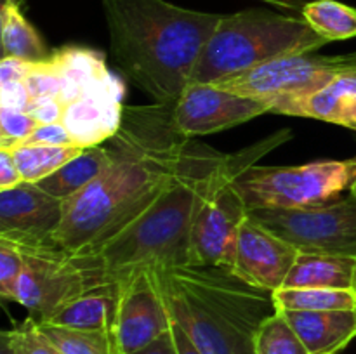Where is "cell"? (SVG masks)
Listing matches in <instances>:
<instances>
[{
    "mask_svg": "<svg viewBox=\"0 0 356 354\" xmlns=\"http://www.w3.org/2000/svg\"><path fill=\"white\" fill-rule=\"evenodd\" d=\"M184 139L170 120V103L125 108L108 146L111 163L65 200L56 245L68 253L86 252L138 217L169 179Z\"/></svg>",
    "mask_w": 356,
    "mask_h": 354,
    "instance_id": "obj_1",
    "label": "cell"
},
{
    "mask_svg": "<svg viewBox=\"0 0 356 354\" xmlns=\"http://www.w3.org/2000/svg\"><path fill=\"white\" fill-rule=\"evenodd\" d=\"M350 193L355 194V196H356V177H355L353 184H351V187H350Z\"/></svg>",
    "mask_w": 356,
    "mask_h": 354,
    "instance_id": "obj_41",
    "label": "cell"
},
{
    "mask_svg": "<svg viewBox=\"0 0 356 354\" xmlns=\"http://www.w3.org/2000/svg\"><path fill=\"white\" fill-rule=\"evenodd\" d=\"M24 255L16 243L0 238V295L16 302L17 283L23 273Z\"/></svg>",
    "mask_w": 356,
    "mask_h": 354,
    "instance_id": "obj_28",
    "label": "cell"
},
{
    "mask_svg": "<svg viewBox=\"0 0 356 354\" xmlns=\"http://www.w3.org/2000/svg\"><path fill=\"white\" fill-rule=\"evenodd\" d=\"M132 354H177L172 332L167 330V332L162 333L159 339H155L153 342H149L148 346H145L143 349L136 351V353Z\"/></svg>",
    "mask_w": 356,
    "mask_h": 354,
    "instance_id": "obj_36",
    "label": "cell"
},
{
    "mask_svg": "<svg viewBox=\"0 0 356 354\" xmlns=\"http://www.w3.org/2000/svg\"><path fill=\"white\" fill-rule=\"evenodd\" d=\"M24 144H47V146H75L68 130L63 124H40L33 134L23 141Z\"/></svg>",
    "mask_w": 356,
    "mask_h": 354,
    "instance_id": "obj_32",
    "label": "cell"
},
{
    "mask_svg": "<svg viewBox=\"0 0 356 354\" xmlns=\"http://www.w3.org/2000/svg\"><path fill=\"white\" fill-rule=\"evenodd\" d=\"M339 73H356V52L350 54L334 56Z\"/></svg>",
    "mask_w": 356,
    "mask_h": 354,
    "instance_id": "obj_38",
    "label": "cell"
},
{
    "mask_svg": "<svg viewBox=\"0 0 356 354\" xmlns=\"http://www.w3.org/2000/svg\"><path fill=\"white\" fill-rule=\"evenodd\" d=\"M65 201L38 184L21 183L0 191V238L19 248L58 246L54 236L63 222Z\"/></svg>",
    "mask_w": 356,
    "mask_h": 354,
    "instance_id": "obj_12",
    "label": "cell"
},
{
    "mask_svg": "<svg viewBox=\"0 0 356 354\" xmlns=\"http://www.w3.org/2000/svg\"><path fill=\"white\" fill-rule=\"evenodd\" d=\"M356 177V156L320 160L298 167L252 165L233 184L249 210L256 208H306L339 200Z\"/></svg>",
    "mask_w": 356,
    "mask_h": 354,
    "instance_id": "obj_7",
    "label": "cell"
},
{
    "mask_svg": "<svg viewBox=\"0 0 356 354\" xmlns=\"http://www.w3.org/2000/svg\"><path fill=\"white\" fill-rule=\"evenodd\" d=\"M256 354H309L282 311H277L257 330Z\"/></svg>",
    "mask_w": 356,
    "mask_h": 354,
    "instance_id": "obj_26",
    "label": "cell"
},
{
    "mask_svg": "<svg viewBox=\"0 0 356 354\" xmlns=\"http://www.w3.org/2000/svg\"><path fill=\"white\" fill-rule=\"evenodd\" d=\"M249 215L299 252L356 259V196L306 208H256Z\"/></svg>",
    "mask_w": 356,
    "mask_h": 354,
    "instance_id": "obj_8",
    "label": "cell"
},
{
    "mask_svg": "<svg viewBox=\"0 0 356 354\" xmlns=\"http://www.w3.org/2000/svg\"><path fill=\"white\" fill-rule=\"evenodd\" d=\"M120 287L115 333L122 354H132L170 330L172 318L149 269L134 273Z\"/></svg>",
    "mask_w": 356,
    "mask_h": 354,
    "instance_id": "obj_13",
    "label": "cell"
},
{
    "mask_svg": "<svg viewBox=\"0 0 356 354\" xmlns=\"http://www.w3.org/2000/svg\"><path fill=\"white\" fill-rule=\"evenodd\" d=\"M21 252L24 266L16 302L26 307L37 321H47L63 305L90 290L72 255L59 246L21 248Z\"/></svg>",
    "mask_w": 356,
    "mask_h": 354,
    "instance_id": "obj_10",
    "label": "cell"
},
{
    "mask_svg": "<svg viewBox=\"0 0 356 354\" xmlns=\"http://www.w3.org/2000/svg\"><path fill=\"white\" fill-rule=\"evenodd\" d=\"M38 125L40 124L26 111L0 108V148L10 149L21 144L33 134Z\"/></svg>",
    "mask_w": 356,
    "mask_h": 354,
    "instance_id": "obj_29",
    "label": "cell"
},
{
    "mask_svg": "<svg viewBox=\"0 0 356 354\" xmlns=\"http://www.w3.org/2000/svg\"><path fill=\"white\" fill-rule=\"evenodd\" d=\"M38 326L59 354H117L120 349L115 332L70 328L51 323H38Z\"/></svg>",
    "mask_w": 356,
    "mask_h": 354,
    "instance_id": "obj_24",
    "label": "cell"
},
{
    "mask_svg": "<svg viewBox=\"0 0 356 354\" xmlns=\"http://www.w3.org/2000/svg\"><path fill=\"white\" fill-rule=\"evenodd\" d=\"M0 354H16L13 340H10L9 330H3V332L0 333Z\"/></svg>",
    "mask_w": 356,
    "mask_h": 354,
    "instance_id": "obj_40",
    "label": "cell"
},
{
    "mask_svg": "<svg viewBox=\"0 0 356 354\" xmlns=\"http://www.w3.org/2000/svg\"><path fill=\"white\" fill-rule=\"evenodd\" d=\"M299 250L247 215L236 235L232 269L247 283L277 292L285 287Z\"/></svg>",
    "mask_w": 356,
    "mask_h": 354,
    "instance_id": "obj_14",
    "label": "cell"
},
{
    "mask_svg": "<svg viewBox=\"0 0 356 354\" xmlns=\"http://www.w3.org/2000/svg\"><path fill=\"white\" fill-rule=\"evenodd\" d=\"M33 106L30 90L24 80L0 83V108H9L16 111H30Z\"/></svg>",
    "mask_w": 356,
    "mask_h": 354,
    "instance_id": "obj_31",
    "label": "cell"
},
{
    "mask_svg": "<svg viewBox=\"0 0 356 354\" xmlns=\"http://www.w3.org/2000/svg\"><path fill=\"white\" fill-rule=\"evenodd\" d=\"M111 158L113 156H111L110 148H104V146L86 148L80 155H76L61 169L37 184L45 193L65 201L80 193L94 179H97L110 165Z\"/></svg>",
    "mask_w": 356,
    "mask_h": 354,
    "instance_id": "obj_20",
    "label": "cell"
},
{
    "mask_svg": "<svg viewBox=\"0 0 356 354\" xmlns=\"http://www.w3.org/2000/svg\"><path fill=\"white\" fill-rule=\"evenodd\" d=\"M285 287L356 290V259L299 252L296 264L285 280Z\"/></svg>",
    "mask_w": 356,
    "mask_h": 354,
    "instance_id": "obj_19",
    "label": "cell"
},
{
    "mask_svg": "<svg viewBox=\"0 0 356 354\" xmlns=\"http://www.w3.org/2000/svg\"><path fill=\"white\" fill-rule=\"evenodd\" d=\"M26 68L28 61L14 58H2V61H0V83L24 80Z\"/></svg>",
    "mask_w": 356,
    "mask_h": 354,
    "instance_id": "obj_35",
    "label": "cell"
},
{
    "mask_svg": "<svg viewBox=\"0 0 356 354\" xmlns=\"http://www.w3.org/2000/svg\"><path fill=\"white\" fill-rule=\"evenodd\" d=\"M16 354H59L51 340L42 333L35 318L24 319L21 325L9 330Z\"/></svg>",
    "mask_w": 356,
    "mask_h": 354,
    "instance_id": "obj_30",
    "label": "cell"
},
{
    "mask_svg": "<svg viewBox=\"0 0 356 354\" xmlns=\"http://www.w3.org/2000/svg\"><path fill=\"white\" fill-rule=\"evenodd\" d=\"M170 332H172L177 354H204L200 351V347L191 340V337L184 332L183 326H181L179 323L174 321V319H172V325H170Z\"/></svg>",
    "mask_w": 356,
    "mask_h": 354,
    "instance_id": "obj_37",
    "label": "cell"
},
{
    "mask_svg": "<svg viewBox=\"0 0 356 354\" xmlns=\"http://www.w3.org/2000/svg\"><path fill=\"white\" fill-rule=\"evenodd\" d=\"M301 17L327 42L356 37V9L337 0H313L301 10Z\"/></svg>",
    "mask_w": 356,
    "mask_h": 354,
    "instance_id": "obj_23",
    "label": "cell"
},
{
    "mask_svg": "<svg viewBox=\"0 0 356 354\" xmlns=\"http://www.w3.org/2000/svg\"><path fill=\"white\" fill-rule=\"evenodd\" d=\"M79 146H47V144H16L10 148L23 183L37 184L61 169L65 163L80 155Z\"/></svg>",
    "mask_w": 356,
    "mask_h": 354,
    "instance_id": "obj_22",
    "label": "cell"
},
{
    "mask_svg": "<svg viewBox=\"0 0 356 354\" xmlns=\"http://www.w3.org/2000/svg\"><path fill=\"white\" fill-rule=\"evenodd\" d=\"M28 113L38 121V124H61L63 104L58 99H44L33 104Z\"/></svg>",
    "mask_w": 356,
    "mask_h": 354,
    "instance_id": "obj_34",
    "label": "cell"
},
{
    "mask_svg": "<svg viewBox=\"0 0 356 354\" xmlns=\"http://www.w3.org/2000/svg\"><path fill=\"white\" fill-rule=\"evenodd\" d=\"M117 354H122V351H120V349H118V351H117Z\"/></svg>",
    "mask_w": 356,
    "mask_h": 354,
    "instance_id": "obj_42",
    "label": "cell"
},
{
    "mask_svg": "<svg viewBox=\"0 0 356 354\" xmlns=\"http://www.w3.org/2000/svg\"><path fill=\"white\" fill-rule=\"evenodd\" d=\"M124 83L118 78L86 90L63 108L61 124L79 148H94L113 137L124 120Z\"/></svg>",
    "mask_w": 356,
    "mask_h": 354,
    "instance_id": "obj_15",
    "label": "cell"
},
{
    "mask_svg": "<svg viewBox=\"0 0 356 354\" xmlns=\"http://www.w3.org/2000/svg\"><path fill=\"white\" fill-rule=\"evenodd\" d=\"M263 2L271 3V6H277L282 7V9H289V10H294L301 16V10L305 9L306 3L313 2V0H263Z\"/></svg>",
    "mask_w": 356,
    "mask_h": 354,
    "instance_id": "obj_39",
    "label": "cell"
},
{
    "mask_svg": "<svg viewBox=\"0 0 356 354\" xmlns=\"http://www.w3.org/2000/svg\"><path fill=\"white\" fill-rule=\"evenodd\" d=\"M327 44L301 16L264 9L222 14L198 58L193 82L214 83L275 59L312 54Z\"/></svg>",
    "mask_w": 356,
    "mask_h": 354,
    "instance_id": "obj_5",
    "label": "cell"
},
{
    "mask_svg": "<svg viewBox=\"0 0 356 354\" xmlns=\"http://www.w3.org/2000/svg\"><path fill=\"white\" fill-rule=\"evenodd\" d=\"M337 75L339 69L334 56H318L312 52L275 59L247 71L226 76L211 85L263 101L273 108L278 103L313 92Z\"/></svg>",
    "mask_w": 356,
    "mask_h": 354,
    "instance_id": "obj_9",
    "label": "cell"
},
{
    "mask_svg": "<svg viewBox=\"0 0 356 354\" xmlns=\"http://www.w3.org/2000/svg\"><path fill=\"white\" fill-rule=\"evenodd\" d=\"M24 83L30 90L33 104L44 99H59L63 92V78L52 54L44 61L28 62Z\"/></svg>",
    "mask_w": 356,
    "mask_h": 354,
    "instance_id": "obj_27",
    "label": "cell"
},
{
    "mask_svg": "<svg viewBox=\"0 0 356 354\" xmlns=\"http://www.w3.org/2000/svg\"><path fill=\"white\" fill-rule=\"evenodd\" d=\"M263 101L238 96L211 83L191 82L179 99L170 103V120L177 134L188 139L216 134L270 113Z\"/></svg>",
    "mask_w": 356,
    "mask_h": 354,
    "instance_id": "obj_11",
    "label": "cell"
},
{
    "mask_svg": "<svg viewBox=\"0 0 356 354\" xmlns=\"http://www.w3.org/2000/svg\"><path fill=\"white\" fill-rule=\"evenodd\" d=\"M292 130L282 128L236 155L226 156L222 174L211 196L195 217L190 235V264L193 266H233L236 235L249 215V208L235 189V177L256 165L264 155L291 141Z\"/></svg>",
    "mask_w": 356,
    "mask_h": 354,
    "instance_id": "obj_6",
    "label": "cell"
},
{
    "mask_svg": "<svg viewBox=\"0 0 356 354\" xmlns=\"http://www.w3.org/2000/svg\"><path fill=\"white\" fill-rule=\"evenodd\" d=\"M271 113L316 118L356 130V73H339L306 96L275 104Z\"/></svg>",
    "mask_w": 356,
    "mask_h": 354,
    "instance_id": "obj_16",
    "label": "cell"
},
{
    "mask_svg": "<svg viewBox=\"0 0 356 354\" xmlns=\"http://www.w3.org/2000/svg\"><path fill=\"white\" fill-rule=\"evenodd\" d=\"M110 52L122 75L155 103L179 99L222 14L167 0H101Z\"/></svg>",
    "mask_w": 356,
    "mask_h": 354,
    "instance_id": "obj_3",
    "label": "cell"
},
{
    "mask_svg": "<svg viewBox=\"0 0 356 354\" xmlns=\"http://www.w3.org/2000/svg\"><path fill=\"white\" fill-rule=\"evenodd\" d=\"M225 153L184 139L169 179L152 203L99 245L70 253L89 288L120 283L139 271L190 264L191 226L214 191Z\"/></svg>",
    "mask_w": 356,
    "mask_h": 354,
    "instance_id": "obj_2",
    "label": "cell"
},
{
    "mask_svg": "<svg viewBox=\"0 0 356 354\" xmlns=\"http://www.w3.org/2000/svg\"><path fill=\"white\" fill-rule=\"evenodd\" d=\"M23 183L10 149L0 148V191L10 189Z\"/></svg>",
    "mask_w": 356,
    "mask_h": 354,
    "instance_id": "obj_33",
    "label": "cell"
},
{
    "mask_svg": "<svg viewBox=\"0 0 356 354\" xmlns=\"http://www.w3.org/2000/svg\"><path fill=\"white\" fill-rule=\"evenodd\" d=\"M0 28H2V58L37 62L44 61L52 54L44 38L24 16L21 0H3L0 7Z\"/></svg>",
    "mask_w": 356,
    "mask_h": 354,
    "instance_id": "obj_21",
    "label": "cell"
},
{
    "mask_svg": "<svg viewBox=\"0 0 356 354\" xmlns=\"http://www.w3.org/2000/svg\"><path fill=\"white\" fill-rule=\"evenodd\" d=\"M282 312L309 354H337L356 339V309Z\"/></svg>",
    "mask_w": 356,
    "mask_h": 354,
    "instance_id": "obj_17",
    "label": "cell"
},
{
    "mask_svg": "<svg viewBox=\"0 0 356 354\" xmlns=\"http://www.w3.org/2000/svg\"><path fill=\"white\" fill-rule=\"evenodd\" d=\"M120 283L99 285L63 305L47 321L58 326L115 332L120 309Z\"/></svg>",
    "mask_w": 356,
    "mask_h": 354,
    "instance_id": "obj_18",
    "label": "cell"
},
{
    "mask_svg": "<svg viewBox=\"0 0 356 354\" xmlns=\"http://www.w3.org/2000/svg\"><path fill=\"white\" fill-rule=\"evenodd\" d=\"M170 318L204 354H256V335L278 311L273 292L247 283L232 267H152Z\"/></svg>",
    "mask_w": 356,
    "mask_h": 354,
    "instance_id": "obj_4",
    "label": "cell"
},
{
    "mask_svg": "<svg viewBox=\"0 0 356 354\" xmlns=\"http://www.w3.org/2000/svg\"><path fill=\"white\" fill-rule=\"evenodd\" d=\"M278 311H332L356 309V290L341 288H278L273 292Z\"/></svg>",
    "mask_w": 356,
    "mask_h": 354,
    "instance_id": "obj_25",
    "label": "cell"
}]
</instances>
